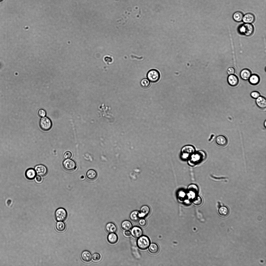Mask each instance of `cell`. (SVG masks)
Listing matches in <instances>:
<instances>
[{
    "label": "cell",
    "instance_id": "cell-26",
    "mask_svg": "<svg viewBox=\"0 0 266 266\" xmlns=\"http://www.w3.org/2000/svg\"><path fill=\"white\" fill-rule=\"evenodd\" d=\"M158 246L156 244L152 243L149 246V252L152 254H155L157 253L159 250Z\"/></svg>",
    "mask_w": 266,
    "mask_h": 266
},
{
    "label": "cell",
    "instance_id": "cell-37",
    "mask_svg": "<svg viewBox=\"0 0 266 266\" xmlns=\"http://www.w3.org/2000/svg\"><path fill=\"white\" fill-rule=\"evenodd\" d=\"M38 114L39 115L42 117H45L46 114V111L43 109H40L38 111Z\"/></svg>",
    "mask_w": 266,
    "mask_h": 266
},
{
    "label": "cell",
    "instance_id": "cell-31",
    "mask_svg": "<svg viewBox=\"0 0 266 266\" xmlns=\"http://www.w3.org/2000/svg\"><path fill=\"white\" fill-rule=\"evenodd\" d=\"M202 200L200 196H197L195 198L193 201L194 204L196 205H200L202 203Z\"/></svg>",
    "mask_w": 266,
    "mask_h": 266
},
{
    "label": "cell",
    "instance_id": "cell-6",
    "mask_svg": "<svg viewBox=\"0 0 266 266\" xmlns=\"http://www.w3.org/2000/svg\"><path fill=\"white\" fill-rule=\"evenodd\" d=\"M147 76L148 79L153 82H156L159 79L160 74L157 70L152 69L150 70L148 72Z\"/></svg>",
    "mask_w": 266,
    "mask_h": 266
},
{
    "label": "cell",
    "instance_id": "cell-13",
    "mask_svg": "<svg viewBox=\"0 0 266 266\" xmlns=\"http://www.w3.org/2000/svg\"><path fill=\"white\" fill-rule=\"evenodd\" d=\"M227 81L229 85L232 86H235L238 83V79L237 76L233 74L229 75L227 78Z\"/></svg>",
    "mask_w": 266,
    "mask_h": 266
},
{
    "label": "cell",
    "instance_id": "cell-12",
    "mask_svg": "<svg viewBox=\"0 0 266 266\" xmlns=\"http://www.w3.org/2000/svg\"><path fill=\"white\" fill-rule=\"evenodd\" d=\"M37 174L34 169L30 168L28 169L25 171V175L27 179L32 180L35 179Z\"/></svg>",
    "mask_w": 266,
    "mask_h": 266
},
{
    "label": "cell",
    "instance_id": "cell-5",
    "mask_svg": "<svg viewBox=\"0 0 266 266\" xmlns=\"http://www.w3.org/2000/svg\"><path fill=\"white\" fill-rule=\"evenodd\" d=\"M67 216V212L64 208H58L55 212V217L56 220L58 221H64Z\"/></svg>",
    "mask_w": 266,
    "mask_h": 266
},
{
    "label": "cell",
    "instance_id": "cell-3",
    "mask_svg": "<svg viewBox=\"0 0 266 266\" xmlns=\"http://www.w3.org/2000/svg\"><path fill=\"white\" fill-rule=\"evenodd\" d=\"M62 166L63 168L68 172L74 171L76 168V164L73 160L69 158L66 159L62 162Z\"/></svg>",
    "mask_w": 266,
    "mask_h": 266
},
{
    "label": "cell",
    "instance_id": "cell-36",
    "mask_svg": "<svg viewBox=\"0 0 266 266\" xmlns=\"http://www.w3.org/2000/svg\"><path fill=\"white\" fill-rule=\"evenodd\" d=\"M147 222L146 220L144 219L141 218L139 221V225L142 227L145 226L147 224Z\"/></svg>",
    "mask_w": 266,
    "mask_h": 266
},
{
    "label": "cell",
    "instance_id": "cell-23",
    "mask_svg": "<svg viewBox=\"0 0 266 266\" xmlns=\"http://www.w3.org/2000/svg\"><path fill=\"white\" fill-rule=\"evenodd\" d=\"M130 217L131 220L132 221L135 222H137L141 218L140 213L137 211H134L130 214Z\"/></svg>",
    "mask_w": 266,
    "mask_h": 266
},
{
    "label": "cell",
    "instance_id": "cell-8",
    "mask_svg": "<svg viewBox=\"0 0 266 266\" xmlns=\"http://www.w3.org/2000/svg\"><path fill=\"white\" fill-rule=\"evenodd\" d=\"M195 151L194 147L190 145H186L182 149L181 153L183 157L187 158L194 153Z\"/></svg>",
    "mask_w": 266,
    "mask_h": 266
},
{
    "label": "cell",
    "instance_id": "cell-14",
    "mask_svg": "<svg viewBox=\"0 0 266 266\" xmlns=\"http://www.w3.org/2000/svg\"><path fill=\"white\" fill-rule=\"evenodd\" d=\"M256 103L257 106L260 108L264 109L266 107V99L263 97L260 96L256 99Z\"/></svg>",
    "mask_w": 266,
    "mask_h": 266
},
{
    "label": "cell",
    "instance_id": "cell-21",
    "mask_svg": "<svg viewBox=\"0 0 266 266\" xmlns=\"http://www.w3.org/2000/svg\"><path fill=\"white\" fill-rule=\"evenodd\" d=\"M150 209L149 207L146 205L143 206L141 209L140 216L141 218L147 216L150 213Z\"/></svg>",
    "mask_w": 266,
    "mask_h": 266
},
{
    "label": "cell",
    "instance_id": "cell-30",
    "mask_svg": "<svg viewBox=\"0 0 266 266\" xmlns=\"http://www.w3.org/2000/svg\"><path fill=\"white\" fill-rule=\"evenodd\" d=\"M188 190L189 192H193L195 194L197 192L198 189L197 187L195 184H191L189 186Z\"/></svg>",
    "mask_w": 266,
    "mask_h": 266
},
{
    "label": "cell",
    "instance_id": "cell-4",
    "mask_svg": "<svg viewBox=\"0 0 266 266\" xmlns=\"http://www.w3.org/2000/svg\"><path fill=\"white\" fill-rule=\"evenodd\" d=\"M205 153L203 151H200L195 154H193L191 156L190 159V163L193 164L199 163L200 162L203 161L206 158Z\"/></svg>",
    "mask_w": 266,
    "mask_h": 266
},
{
    "label": "cell",
    "instance_id": "cell-38",
    "mask_svg": "<svg viewBox=\"0 0 266 266\" xmlns=\"http://www.w3.org/2000/svg\"><path fill=\"white\" fill-rule=\"evenodd\" d=\"M35 181L37 183H40L42 181V179L41 176L36 175L35 178Z\"/></svg>",
    "mask_w": 266,
    "mask_h": 266
},
{
    "label": "cell",
    "instance_id": "cell-28",
    "mask_svg": "<svg viewBox=\"0 0 266 266\" xmlns=\"http://www.w3.org/2000/svg\"><path fill=\"white\" fill-rule=\"evenodd\" d=\"M56 228L58 231L59 232H62L65 229L66 225L63 222L59 221L56 223Z\"/></svg>",
    "mask_w": 266,
    "mask_h": 266
},
{
    "label": "cell",
    "instance_id": "cell-24",
    "mask_svg": "<svg viewBox=\"0 0 266 266\" xmlns=\"http://www.w3.org/2000/svg\"><path fill=\"white\" fill-rule=\"evenodd\" d=\"M121 225L122 229L126 231L130 230L132 227V225L131 223L128 220L123 221Z\"/></svg>",
    "mask_w": 266,
    "mask_h": 266
},
{
    "label": "cell",
    "instance_id": "cell-7",
    "mask_svg": "<svg viewBox=\"0 0 266 266\" xmlns=\"http://www.w3.org/2000/svg\"><path fill=\"white\" fill-rule=\"evenodd\" d=\"M39 124L41 128L45 131L49 130L52 125V122L50 119L46 117H42L41 118Z\"/></svg>",
    "mask_w": 266,
    "mask_h": 266
},
{
    "label": "cell",
    "instance_id": "cell-40",
    "mask_svg": "<svg viewBox=\"0 0 266 266\" xmlns=\"http://www.w3.org/2000/svg\"><path fill=\"white\" fill-rule=\"evenodd\" d=\"M2 0H0V1H2Z\"/></svg>",
    "mask_w": 266,
    "mask_h": 266
},
{
    "label": "cell",
    "instance_id": "cell-20",
    "mask_svg": "<svg viewBox=\"0 0 266 266\" xmlns=\"http://www.w3.org/2000/svg\"><path fill=\"white\" fill-rule=\"evenodd\" d=\"M105 229L107 232L111 233L115 232L117 230V228L114 223H109L106 225Z\"/></svg>",
    "mask_w": 266,
    "mask_h": 266
},
{
    "label": "cell",
    "instance_id": "cell-17",
    "mask_svg": "<svg viewBox=\"0 0 266 266\" xmlns=\"http://www.w3.org/2000/svg\"><path fill=\"white\" fill-rule=\"evenodd\" d=\"M255 19V17L253 14L248 13L243 16L242 20L245 23H250L253 22Z\"/></svg>",
    "mask_w": 266,
    "mask_h": 266
},
{
    "label": "cell",
    "instance_id": "cell-32",
    "mask_svg": "<svg viewBox=\"0 0 266 266\" xmlns=\"http://www.w3.org/2000/svg\"><path fill=\"white\" fill-rule=\"evenodd\" d=\"M93 260L95 261H98L100 260L101 256L99 254L97 253L94 254L92 256Z\"/></svg>",
    "mask_w": 266,
    "mask_h": 266
},
{
    "label": "cell",
    "instance_id": "cell-18",
    "mask_svg": "<svg viewBox=\"0 0 266 266\" xmlns=\"http://www.w3.org/2000/svg\"><path fill=\"white\" fill-rule=\"evenodd\" d=\"M81 257L84 261L88 262L91 261L92 256L91 253L89 251L84 250L82 252Z\"/></svg>",
    "mask_w": 266,
    "mask_h": 266
},
{
    "label": "cell",
    "instance_id": "cell-2",
    "mask_svg": "<svg viewBox=\"0 0 266 266\" xmlns=\"http://www.w3.org/2000/svg\"><path fill=\"white\" fill-rule=\"evenodd\" d=\"M150 241L149 238L146 236H142L139 237L137 241V245L141 249L144 250L147 249L150 244Z\"/></svg>",
    "mask_w": 266,
    "mask_h": 266
},
{
    "label": "cell",
    "instance_id": "cell-35",
    "mask_svg": "<svg viewBox=\"0 0 266 266\" xmlns=\"http://www.w3.org/2000/svg\"><path fill=\"white\" fill-rule=\"evenodd\" d=\"M71 153L69 151H67L65 152L63 155V157L65 159L70 158L72 156Z\"/></svg>",
    "mask_w": 266,
    "mask_h": 266
},
{
    "label": "cell",
    "instance_id": "cell-34",
    "mask_svg": "<svg viewBox=\"0 0 266 266\" xmlns=\"http://www.w3.org/2000/svg\"><path fill=\"white\" fill-rule=\"evenodd\" d=\"M235 72V69L233 67H230L228 68L227 70V73L229 75L234 74Z\"/></svg>",
    "mask_w": 266,
    "mask_h": 266
},
{
    "label": "cell",
    "instance_id": "cell-11",
    "mask_svg": "<svg viewBox=\"0 0 266 266\" xmlns=\"http://www.w3.org/2000/svg\"><path fill=\"white\" fill-rule=\"evenodd\" d=\"M216 144L219 146L223 147L227 145L228 143L227 138L224 136L220 135L216 138Z\"/></svg>",
    "mask_w": 266,
    "mask_h": 266
},
{
    "label": "cell",
    "instance_id": "cell-19",
    "mask_svg": "<svg viewBox=\"0 0 266 266\" xmlns=\"http://www.w3.org/2000/svg\"><path fill=\"white\" fill-rule=\"evenodd\" d=\"M248 80L250 84L255 85L258 83L260 81V78L257 75L253 74L251 75Z\"/></svg>",
    "mask_w": 266,
    "mask_h": 266
},
{
    "label": "cell",
    "instance_id": "cell-25",
    "mask_svg": "<svg viewBox=\"0 0 266 266\" xmlns=\"http://www.w3.org/2000/svg\"><path fill=\"white\" fill-rule=\"evenodd\" d=\"M218 212L221 216L225 217L227 216L229 214V209L226 206H221L219 209Z\"/></svg>",
    "mask_w": 266,
    "mask_h": 266
},
{
    "label": "cell",
    "instance_id": "cell-33",
    "mask_svg": "<svg viewBox=\"0 0 266 266\" xmlns=\"http://www.w3.org/2000/svg\"><path fill=\"white\" fill-rule=\"evenodd\" d=\"M250 95L252 98L256 99L260 96V94L258 91H254L251 93Z\"/></svg>",
    "mask_w": 266,
    "mask_h": 266
},
{
    "label": "cell",
    "instance_id": "cell-29",
    "mask_svg": "<svg viewBox=\"0 0 266 266\" xmlns=\"http://www.w3.org/2000/svg\"><path fill=\"white\" fill-rule=\"evenodd\" d=\"M150 84V81L146 78L143 79L141 82V85L144 88H147L149 87Z\"/></svg>",
    "mask_w": 266,
    "mask_h": 266
},
{
    "label": "cell",
    "instance_id": "cell-22",
    "mask_svg": "<svg viewBox=\"0 0 266 266\" xmlns=\"http://www.w3.org/2000/svg\"><path fill=\"white\" fill-rule=\"evenodd\" d=\"M107 239L110 243L114 244L117 241L118 237L117 235L114 233H111L108 235Z\"/></svg>",
    "mask_w": 266,
    "mask_h": 266
},
{
    "label": "cell",
    "instance_id": "cell-1",
    "mask_svg": "<svg viewBox=\"0 0 266 266\" xmlns=\"http://www.w3.org/2000/svg\"><path fill=\"white\" fill-rule=\"evenodd\" d=\"M254 30V27L250 23H245L240 26L238 31L241 34L246 36L251 35Z\"/></svg>",
    "mask_w": 266,
    "mask_h": 266
},
{
    "label": "cell",
    "instance_id": "cell-27",
    "mask_svg": "<svg viewBox=\"0 0 266 266\" xmlns=\"http://www.w3.org/2000/svg\"><path fill=\"white\" fill-rule=\"evenodd\" d=\"M243 16V15L242 12L240 11H237L233 14V18L236 21L240 22L242 20Z\"/></svg>",
    "mask_w": 266,
    "mask_h": 266
},
{
    "label": "cell",
    "instance_id": "cell-39",
    "mask_svg": "<svg viewBox=\"0 0 266 266\" xmlns=\"http://www.w3.org/2000/svg\"><path fill=\"white\" fill-rule=\"evenodd\" d=\"M125 235L127 236H129L131 235V232L128 230H127L125 232Z\"/></svg>",
    "mask_w": 266,
    "mask_h": 266
},
{
    "label": "cell",
    "instance_id": "cell-15",
    "mask_svg": "<svg viewBox=\"0 0 266 266\" xmlns=\"http://www.w3.org/2000/svg\"><path fill=\"white\" fill-rule=\"evenodd\" d=\"M241 78L244 80H248L251 76V72L250 70L247 69H244L242 70L240 73Z\"/></svg>",
    "mask_w": 266,
    "mask_h": 266
},
{
    "label": "cell",
    "instance_id": "cell-9",
    "mask_svg": "<svg viewBox=\"0 0 266 266\" xmlns=\"http://www.w3.org/2000/svg\"><path fill=\"white\" fill-rule=\"evenodd\" d=\"M37 175L41 176H44L48 173V170L47 168L44 165L42 164L36 165L35 167Z\"/></svg>",
    "mask_w": 266,
    "mask_h": 266
},
{
    "label": "cell",
    "instance_id": "cell-10",
    "mask_svg": "<svg viewBox=\"0 0 266 266\" xmlns=\"http://www.w3.org/2000/svg\"><path fill=\"white\" fill-rule=\"evenodd\" d=\"M143 232L142 229L139 227L137 226L133 227L131 231V234L132 236L135 238H138L142 236Z\"/></svg>",
    "mask_w": 266,
    "mask_h": 266
},
{
    "label": "cell",
    "instance_id": "cell-16",
    "mask_svg": "<svg viewBox=\"0 0 266 266\" xmlns=\"http://www.w3.org/2000/svg\"><path fill=\"white\" fill-rule=\"evenodd\" d=\"M86 176L88 179L90 181H93L96 178L97 174V172L95 170L93 169H90L87 172Z\"/></svg>",
    "mask_w": 266,
    "mask_h": 266
}]
</instances>
